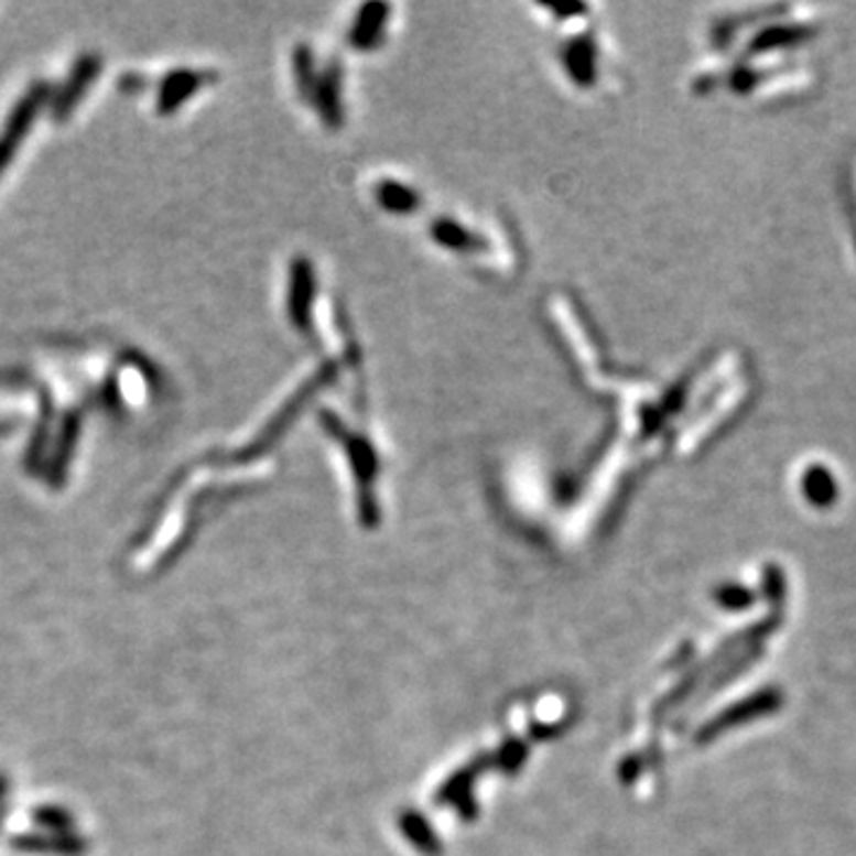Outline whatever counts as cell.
Masks as SVG:
<instances>
[{
  "label": "cell",
  "mask_w": 856,
  "mask_h": 856,
  "mask_svg": "<svg viewBox=\"0 0 856 856\" xmlns=\"http://www.w3.org/2000/svg\"><path fill=\"white\" fill-rule=\"evenodd\" d=\"M785 590L788 585H785L783 568H778L776 564H766L761 574V595L766 597V603H769L773 609H783Z\"/></svg>",
  "instance_id": "cell-4"
},
{
  "label": "cell",
  "mask_w": 856,
  "mask_h": 856,
  "mask_svg": "<svg viewBox=\"0 0 856 856\" xmlns=\"http://www.w3.org/2000/svg\"><path fill=\"white\" fill-rule=\"evenodd\" d=\"M714 597H716V603L728 611H747V609H752L757 603L755 590H749L747 585H743V583L718 585Z\"/></svg>",
  "instance_id": "cell-3"
},
{
  "label": "cell",
  "mask_w": 856,
  "mask_h": 856,
  "mask_svg": "<svg viewBox=\"0 0 856 856\" xmlns=\"http://www.w3.org/2000/svg\"><path fill=\"white\" fill-rule=\"evenodd\" d=\"M802 492H804V500L811 507L825 509L835 505V500L839 498V484L828 467L814 464V467H809L802 474Z\"/></svg>",
  "instance_id": "cell-2"
},
{
  "label": "cell",
  "mask_w": 856,
  "mask_h": 856,
  "mask_svg": "<svg viewBox=\"0 0 856 856\" xmlns=\"http://www.w3.org/2000/svg\"><path fill=\"white\" fill-rule=\"evenodd\" d=\"M783 702H785L783 690L776 687V685L757 690V693H752L749 697L735 702L733 707H728L726 712H720L707 726V730H702V738H714V735H718V733H726L730 728H740V726L752 724V720H757V718L771 716L778 709H783Z\"/></svg>",
  "instance_id": "cell-1"
}]
</instances>
